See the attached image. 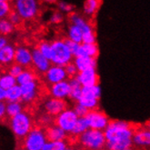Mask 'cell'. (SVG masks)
I'll list each match as a JSON object with an SVG mask.
<instances>
[{
  "mask_svg": "<svg viewBox=\"0 0 150 150\" xmlns=\"http://www.w3.org/2000/svg\"><path fill=\"white\" fill-rule=\"evenodd\" d=\"M135 128L129 122L111 120L103 131L107 150H121L132 147V137Z\"/></svg>",
  "mask_w": 150,
  "mask_h": 150,
  "instance_id": "cell-1",
  "label": "cell"
},
{
  "mask_svg": "<svg viewBox=\"0 0 150 150\" xmlns=\"http://www.w3.org/2000/svg\"><path fill=\"white\" fill-rule=\"evenodd\" d=\"M9 126L16 137L24 139L34 127V122L30 115L23 111L10 118Z\"/></svg>",
  "mask_w": 150,
  "mask_h": 150,
  "instance_id": "cell-2",
  "label": "cell"
},
{
  "mask_svg": "<svg viewBox=\"0 0 150 150\" xmlns=\"http://www.w3.org/2000/svg\"><path fill=\"white\" fill-rule=\"evenodd\" d=\"M51 49L52 56L50 58V62L52 65L64 67L68 63L72 62L73 56L64 39H55L51 43Z\"/></svg>",
  "mask_w": 150,
  "mask_h": 150,
  "instance_id": "cell-3",
  "label": "cell"
},
{
  "mask_svg": "<svg viewBox=\"0 0 150 150\" xmlns=\"http://www.w3.org/2000/svg\"><path fill=\"white\" fill-rule=\"evenodd\" d=\"M78 143L87 150H99L105 146V138L103 131L87 129L77 137Z\"/></svg>",
  "mask_w": 150,
  "mask_h": 150,
  "instance_id": "cell-4",
  "label": "cell"
},
{
  "mask_svg": "<svg viewBox=\"0 0 150 150\" xmlns=\"http://www.w3.org/2000/svg\"><path fill=\"white\" fill-rule=\"evenodd\" d=\"M40 5L36 0H16L14 11L18 14L21 19L31 20L39 13Z\"/></svg>",
  "mask_w": 150,
  "mask_h": 150,
  "instance_id": "cell-5",
  "label": "cell"
},
{
  "mask_svg": "<svg viewBox=\"0 0 150 150\" xmlns=\"http://www.w3.org/2000/svg\"><path fill=\"white\" fill-rule=\"evenodd\" d=\"M45 130L40 127H33L23 141L25 150H42L47 142Z\"/></svg>",
  "mask_w": 150,
  "mask_h": 150,
  "instance_id": "cell-6",
  "label": "cell"
},
{
  "mask_svg": "<svg viewBox=\"0 0 150 150\" xmlns=\"http://www.w3.org/2000/svg\"><path fill=\"white\" fill-rule=\"evenodd\" d=\"M77 118V116L72 108H67L55 117L53 121L56 126L65 131L67 134H70L76 125Z\"/></svg>",
  "mask_w": 150,
  "mask_h": 150,
  "instance_id": "cell-7",
  "label": "cell"
},
{
  "mask_svg": "<svg viewBox=\"0 0 150 150\" xmlns=\"http://www.w3.org/2000/svg\"><path fill=\"white\" fill-rule=\"evenodd\" d=\"M85 118L89 129L99 131H104L110 121L105 112L98 109L88 111Z\"/></svg>",
  "mask_w": 150,
  "mask_h": 150,
  "instance_id": "cell-8",
  "label": "cell"
},
{
  "mask_svg": "<svg viewBox=\"0 0 150 150\" xmlns=\"http://www.w3.org/2000/svg\"><path fill=\"white\" fill-rule=\"evenodd\" d=\"M45 75L46 81L49 85H54L59 82L65 81L67 79V75L63 67H59L56 65H51L47 69V71L44 74Z\"/></svg>",
  "mask_w": 150,
  "mask_h": 150,
  "instance_id": "cell-9",
  "label": "cell"
},
{
  "mask_svg": "<svg viewBox=\"0 0 150 150\" xmlns=\"http://www.w3.org/2000/svg\"><path fill=\"white\" fill-rule=\"evenodd\" d=\"M51 62L44 57L41 53L38 50V48H34L32 50V64L35 71L38 72V74H45L47 69L51 66Z\"/></svg>",
  "mask_w": 150,
  "mask_h": 150,
  "instance_id": "cell-10",
  "label": "cell"
},
{
  "mask_svg": "<svg viewBox=\"0 0 150 150\" xmlns=\"http://www.w3.org/2000/svg\"><path fill=\"white\" fill-rule=\"evenodd\" d=\"M20 86L21 93H22V100L24 103H32L38 98L39 93V85L37 80L33 82L25 84Z\"/></svg>",
  "mask_w": 150,
  "mask_h": 150,
  "instance_id": "cell-11",
  "label": "cell"
},
{
  "mask_svg": "<svg viewBox=\"0 0 150 150\" xmlns=\"http://www.w3.org/2000/svg\"><path fill=\"white\" fill-rule=\"evenodd\" d=\"M67 108V104L65 100L50 98L44 103V109L50 117H57L58 114Z\"/></svg>",
  "mask_w": 150,
  "mask_h": 150,
  "instance_id": "cell-12",
  "label": "cell"
},
{
  "mask_svg": "<svg viewBox=\"0 0 150 150\" xmlns=\"http://www.w3.org/2000/svg\"><path fill=\"white\" fill-rule=\"evenodd\" d=\"M15 63L22 67H29L32 64V50L25 46L16 47Z\"/></svg>",
  "mask_w": 150,
  "mask_h": 150,
  "instance_id": "cell-13",
  "label": "cell"
},
{
  "mask_svg": "<svg viewBox=\"0 0 150 150\" xmlns=\"http://www.w3.org/2000/svg\"><path fill=\"white\" fill-rule=\"evenodd\" d=\"M76 78L82 87L99 85V76L96 69H89L83 72H78L76 76Z\"/></svg>",
  "mask_w": 150,
  "mask_h": 150,
  "instance_id": "cell-14",
  "label": "cell"
},
{
  "mask_svg": "<svg viewBox=\"0 0 150 150\" xmlns=\"http://www.w3.org/2000/svg\"><path fill=\"white\" fill-rule=\"evenodd\" d=\"M132 144L137 147L146 148L150 145V131L148 127L135 129L132 137Z\"/></svg>",
  "mask_w": 150,
  "mask_h": 150,
  "instance_id": "cell-15",
  "label": "cell"
},
{
  "mask_svg": "<svg viewBox=\"0 0 150 150\" xmlns=\"http://www.w3.org/2000/svg\"><path fill=\"white\" fill-rule=\"evenodd\" d=\"M69 85L68 81L65 80L54 85H51L49 87V94L51 98L60 100H65L69 96Z\"/></svg>",
  "mask_w": 150,
  "mask_h": 150,
  "instance_id": "cell-16",
  "label": "cell"
},
{
  "mask_svg": "<svg viewBox=\"0 0 150 150\" xmlns=\"http://www.w3.org/2000/svg\"><path fill=\"white\" fill-rule=\"evenodd\" d=\"M16 47L8 43L7 45L0 50V67H8L15 62Z\"/></svg>",
  "mask_w": 150,
  "mask_h": 150,
  "instance_id": "cell-17",
  "label": "cell"
},
{
  "mask_svg": "<svg viewBox=\"0 0 150 150\" xmlns=\"http://www.w3.org/2000/svg\"><path fill=\"white\" fill-rule=\"evenodd\" d=\"M99 53V48L98 44H80L77 51L74 55V57H89L96 58Z\"/></svg>",
  "mask_w": 150,
  "mask_h": 150,
  "instance_id": "cell-18",
  "label": "cell"
},
{
  "mask_svg": "<svg viewBox=\"0 0 150 150\" xmlns=\"http://www.w3.org/2000/svg\"><path fill=\"white\" fill-rule=\"evenodd\" d=\"M69 20H70V22H71L72 25H75L78 26V28L81 29L82 35L95 31L94 28H93V26L89 23H88V21H86L84 17L79 15L78 13L72 12L69 16Z\"/></svg>",
  "mask_w": 150,
  "mask_h": 150,
  "instance_id": "cell-19",
  "label": "cell"
},
{
  "mask_svg": "<svg viewBox=\"0 0 150 150\" xmlns=\"http://www.w3.org/2000/svg\"><path fill=\"white\" fill-rule=\"evenodd\" d=\"M77 69L78 72H83L86 70L96 69V58L89 57H75L73 62Z\"/></svg>",
  "mask_w": 150,
  "mask_h": 150,
  "instance_id": "cell-20",
  "label": "cell"
},
{
  "mask_svg": "<svg viewBox=\"0 0 150 150\" xmlns=\"http://www.w3.org/2000/svg\"><path fill=\"white\" fill-rule=\"evenodd\" d=\"M45 134L47 141H65L67 137V134L66 132L55 124L47 127Z\"/></svg>",
  "mask_w": 150,
  "mask_h": 150,
  "instance_id": "cell-21",
  "label": "cell"
},
{
  "mask_svg": "<svg viewBox=\"0 0 150 150\" xmlns=\"http://www.w3.org/2000/svg\"><path fill=\"white\" fill-rule=\"evenodd\" d=\"M67 81L70 88L68 98L74 101H78L82 95V86L79 84L76 77H71Z\"/></svg>",
  "mask_w": 150,
  "mask_h": 150,
  "instance_id": "cell-22",
  "label": "cell"
},
{
  "mask_svg": "<svg viewBox=\"0 0 150 150\" xmlns=\"http://www.w3.org/2000/svg\"><path fill=\"white\" fill-rule=\"evenodd\" d=\"M16 85L22 86V85L37 80V75L33 70H31L29 68L24 69L23 72L16 78Z\"/></svg>",
  "mask_w": 150,
  "mask_h": 150,
  "instance_id": "cell-23",
  "label": "cell"
},
{
  "mask_svg": "<svg viewBox=\"0 0 150 150\" xmlns=\"http://www.w3.org/2000/svg\"><path fill=\"white\" fill-rule=\"evenodd\" d=\"M101 6V1L98 0H86L83 5V12L87 16H92L96 14Z\"/></svg>",
  "mask_w": 150,
  "mask_h": 150,
  "instance_id": "cell-24",
  "label": "cell"
},
{
  "mask_svg": "<svg viewBox=\"0 0 150 150\" xmlns=\"http://www.w3.org/2000/svg\"><path fill=\"white\" fill-rule=\"evenodd\" d=\"M6 100H7V102H21L22 93L18 85L6 90Z\"/></svg>",
  "mask_w": 150,
  "mask_h": 150,
  "instance_id": "cell-25",
  "label": "cell"
},
{
  "mask_svg": "<svg viewBox=\"0 0 150 150\" xmlns=\"http://www.w3.org/2000/svg\"><path fill=\"white\" fill-rule=\"evenodd\" d=\"M67 39L77 44H82V31L78 26L70 24L67 28Z\"/></svg>",
  "mask_w": 150,
  "mask_h": 150,
  "instance_id": "cell-26",
  "label": "cell"
},
{
  "mask_svg": "<svg viewBox=\"0 0 150 150\" xmlns=\"http://www.w3.org/2000/svg\"><path fill=\"white\" fill-rule=\"evenodd\" d=\"M23 105L21 102H7L6 103V114L9 118L23 112Z\"/></svg>",
  "mask_w": 150,
  "mask_h": 150,
  "instance_id": "cell-27",
  "label": "cell"
},
{
  "mask_svg": "<svg viewBox=\"0 0 150 150\" xmlns=\"http://www.w3.org/2000/svg\"><path fill=\"white\" fill-rule=\"evenodd\" d=\"M101 94H102V90H101V87L99 85L82 87V95L81 96H89V98L99 100L101 98Z\"/></svg>",
  "mask_w": 150,
  "mask_h": 150,
  "instance_id": "cell-28",
  "label": "cell"
},
{
  "mask_svg": "<svg viewBox=\"0 0 150 150\" xmlns=\"http://www.w3.org/2000/svg\"><path fill=\"white\" fill-rule=\"evenodd\" d=\"M77 103L80 104L81 105H83V107L86 108L88 111H91V110L98 109V105H99V100L89 98V96H81V98H79Z\"/></svg>",
  "mask_w": 150,
  "mask_h": 150,
  "instance_id": "cell-29",
  "label": "cell"
},
{
  "mask_svg": "<svg viewBox=\"0 0 150 150\" xmlns=\"http://www.w3.org/2000/svg\"><path fill=\"white\" fill-rule=\"evenodd\" d=\"M87 129H89L88 127V125L86 121L85 117H78L76 122V125L72 130V132L70 134L74 137H79L80 135H82L84 132H86Z\"/></svg>",
  "mask_w": 150,
  "mask_h": 150,
  "instance_id": "cell-30",
  "label": "cell"
},
{
  "mask_svg": "<svg viewBox=\"0 0 150 150\" xmlns=\"http://www.w3.org/2000/svg\"><path fill=\"white\" fill-rule=\"evenodd\" d=\"M16 85V77L12 76L7 72L2 73V75L0 76V86H1L3 89L7 90V89H9V88L15 86Z\"/></svg>",
  "mask_w": 150,
  "mask_h": 150,
  "instance_id": "cell-31",
  "label": "cell"
},
{
  "mask_svg": "<svg viewBox=\"0 0 150 150\" xmlns=\"http://www.w3.org/2000/svg\"><path fill=\"white\" fill-rule=\"evenodd\" d=\"M67 146L66 141H47L42 150H64Z\"/></svg>",
  "mask_w": 150,
  "mask_h": 150,
  "instance_id": "cell-32",
  "label": "cell"
},
{
  "mask_svg": "<svg viewBox=\"0 0 150 150\" xmlns=\"http://www.w3.org/2000/svg\"><path fill=\"white\" fill-rule=\"evenodd\" d=\"M37 48L44 57L50 61V58H51V56H52L51 43H49L48 41H46V40L41 41L38 45Z\"/></svg>",
  "mask_w": 150,
  "mask_h": 150,
  "instance_id": "cell-33",
  "label": "cell"
},
{
  "mask_svg": "<svg viewBox=\"0 0 150 150\" xmlns=\"http://www.w3.org/2000/svg\"><path fill=\"white\" fill-rule=\"evenodd\" d=\"M15 29V26L7 20V18L0 19V36H7L10 35Z\"/></svg>",
  "mask_w": 150,
  "mask_h": 150,
  "instance_id": "cell-34",
  "label": "cell"
},
{
  "mask_svg": "<svg viewBox=\"0 0 150 150\" xmlns=\"http://www.w3.org/2000/svg\"><path fill=\"white\" fill-rule=\"evenodd\" d=\"M12 10L11 3L7 0H0V19L6 18Z\"/></svg>",
  "mask_w": 150,
  "mask_h": 150,
  "instance_id": "cell-35",
  "label": "cell"
},
{
  "mask_svg": "<svg viewBox=\"0 0 150 150\" xmlns=\"http://www.w3.org/2000/svg\"><path fill=\"white\" fill-rule=\"evenodd\" d=\"M24 69L25 68L22 67L21 66L17 65L16 63H13L11 66H9V67H7V73L9 74V75H11L12 76H14V77L16 78L17 76H18L23 72Z\"/></svg>",
  "mask_w": 150,
  "mask_h": 150,
  "instance_id": "cell-36",
  "label": "cell"
},
{
  "mask_svg": "<svg viewBox=\"0 0 150 150\" xmlns=\"http://www.w3.org/2000/svg\"><path fill=\"white\" fill-rule=\"evenodd\" d=\"M6 18L14 26L15 25H19L22 23L21 17L18 16V14H17L16 12H15L14 10H11V12L8 14V16H6Z\"/></svg>",
  "mask_w": 150,
  "mask_h": 150,
  "instance_id": "cell-37",
  "label": "cell"
},
{
  "mask_svg": "<svg viewBox=\"0 0 150 150\" xmlns=\"http://www.w3.org/2000/svg\"><path fill=\"white\" fill-rule=\"evenodd\" d=\"M49 21H50V23L54 24V25H58L64 21V16L61 12L56 11L54 13H52V15L50 16Z\"/></svg>",
  "mask_w": 150,
  "mask_h": 150,
  "instance_id": "cell-38",
  "label": "cell"
},
{
  "mask_svg": "<svg viewBox=\"0 0 150 150\" xmlns=\"http://www.w3.org/2000/svg\"><path fill=\"white\" fill-rule=\"evenodd\" d=\"M64 68H65V71H66L68 77H76V76L78 73L77 69H76V66L73 62L68 63L67 66L64 67Z\"/></svg>",
  "mask_w": 150,
  "mask_h": 150,
  "instance_id": "cell-39",
  "label": "cell"
},
{
  "mask_svg": "<svg viewBox=\"0 0 150 150\" xmlns=\"http://www.w3.org/2000/svg\"><path fill=\"white\" fill-rule=\"evenodd\" d=\"M72 109L74 110V112L77 116V117H85L86 115L88 112V110L86 108H84L83 105H81L80 104H78V103L76 105H75L74 108H72Z\"/></svg>",
  "mask_w": 150,
  "mask_h": 150,
  "instance_id": "cell-40",
  "label": "cell"
},
{
  "mask_svg": "<svg viewBox=\"0 0 150 150\" xmlns=\"http://www.w3.org/2000/svg\"><path fill=\"white\" fill-rule=\"evenodd\" d=\"M58 8H59V12H64V13H72L73 9H74V6L69 4V3H67V2H64V1H61L58 3Z\"/></svg>",
  "mask_w": 150,
  "mask_h": 150,
  "instance_id": "cell-41",
  "label": "cell"
},
{
  "mask_svg": "<svg viewBox=\"0 0 150 150\" xmlns=\"http://www.w3.org/2000/svg\"><path fill=\"white\" fill-rule=\"evenodd\" d=\"M64 40H65V42H66V44H67V47L69 48L70 52H71L72 56L74 57V55L76 54V52L77 51L78 47H79V45H80V44L75 43V42H73V41H71V40H69V39H67V38H64Z\"/></svg>",
  "mask_w": 150,
  "mask_h": 150,
  "instance_id": "cell-42",
  "label": "cell"
},
{
  "mask_svg": "<svg viewBox=\"0 0 150 150\" xmlns=\"http://www.w3.org/2000/svg\"><path fill=\"white\" fill-rule=\"evenodd\" d=\"M6 117V102L0 101V121L4 120Z\"/></svg>",
  "mask_w": 150,
  "mask_h": 150,
  "instance_id": "cell-43",
  "label": "cell"
},
{
  "mask_svg": "<svg viewBox=\"0 0 150 150\" xmlns=\"http://www.w3.org/2000/svg\"><path fill=\"white\" fill-rule=\"evenodd\" d=\"M53 120H52V118H51V117L50 116H48L47 114H44L43 116H42V117L40 118V122L42 123L43 125H46V126H50V123L52 122Z\"/></svg>",
  "mask_w": 150,
  "mask_h": 150,
  "instance_id": "cell-44",
  "label": "cell"
},
{
  "mask_svg": "<svg viewBox=\"0 0 150 150\" xmlns=\"http://www.w3.org/2000/svg\"><path fill=\"white\" fill-rule=\"evenodd\" d=\"M7 44H8L7 38L4 36H0V50H1L3 47H5Z\"/></svg>",
  "mask_w": 150,
  "mask_h": 150,
  "instance_id": "cell-45",
  "label": "cell"
},
{
  "mask_svg": "<svg viewBox=\"0 0 150 150\" xmlns=\"http://www.w3.org/2000/svg\"><path fill=\"white\" fill-rule=\"evenodd\" d=\"M6 100V90L0 86V101Z\"/></svg>",
  "mask_w": 150,
  "mask_h": 150,
  "instance_id": "cell-46",
  "label": "cell"
},
{
  "mask_svg": "<svg viewBox=\"0 0 150 150\" xmlns=\"http://www.w3.org/2000/svg\"><path fill=\"white\" fill-rule=\"evenodd\" d=\"M64 150H76V148H74L73 146H67Z\"/></svg>",
  "mask_w": 150,
  "mask_h": 150,
  "instance_id": "cell-47",
  "label": "cell"
},
{
  "mask_svg": "<svg viewBox=\"0 0 150 150\" xmlns=\"http://www.w3.org/2000/svg\"><path fill=\"white\" fill-rule=\"evenodd\" d=\"M2 73H3V67H0V76L2 75Z\"/></svg>",
  "mask_w": 150,
  "mask_h": 150,
  "instance_id": "cell-48",
  "label": "cell"
},
{
  "mask_svg": "<svg viewBox=\"0 0 150 150\" xmlns=\"http://www.w3.org/2000/svg\"><path fill=\"white\" fill-rule=\"evenodd\" d=\"M121 150H134L133 147H129V148H126V149H121Z\"/></svg>",
  "mask_w": 150,
  "mask_h": 150,
  "instance_id": "cell-49",
  "label": "cell"
},
{
  "mask_svg": "<svg viewBox=\"0 0 150 150\" xmlns=\"http://www.w3.org/2000/svg\"><path fill=\"white\" fill-rule=\"evenodd\" d=\"M99 150H107V149H104V148H103V149H99Z\"/></svg>",
  "mask_w": 150,
  "mask_h": 150,
  "instance_id": "cell-50",
  "label": "cell"
},
{
  "mask_svg": "<svg viewBox=\"0 0 150 150\" xmlns=\"http://www.w3.org/2000/svg\"><path fill=\"white\" fill-rule=\"evenodd\" d=\"M19 150H25V149H24V148H22V149H19Z\"/></svg>",
  "mask_w": 150,
  "mask_h": 150,
  "instance_id": "cell-51",
  "label": "cell"
}]
</instances>
